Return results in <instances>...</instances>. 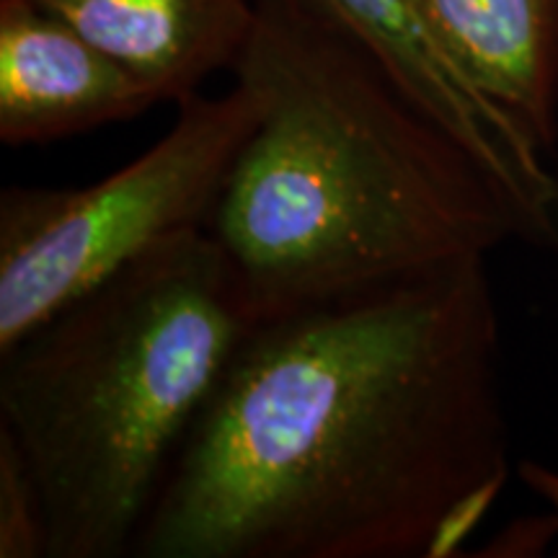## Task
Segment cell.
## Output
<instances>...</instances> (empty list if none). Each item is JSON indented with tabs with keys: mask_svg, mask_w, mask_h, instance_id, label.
I'll list each match as a JSON object with an SVG mask.
<instances>
[{
	"mask_svg": "<svg viewBox=\"0 0 558 558\" xmlns=\"http://www.w3.org/2000/svg\"><path fill=\"white\" fill-rule=\"evenodd\" d=\"M486 259L259 320L132 556L456 554L509 478Z\"/></svg>",
	"mask_w": 558,
	"mask_h": 558,
	"instance_id": "obj_1",
	"label": "cell"
},
{
	"mask_svg": "<svg viewBox=\"0 0 558 558\" xmlns=\"http://www.w3.org/2000/svg\"><path fill=\"white\" fill-rule=\"evenodd\" d=\"M256 3L233 78L262 111L207 230L259 320L520 241L497 181L365 52L282 0Z\"/></svg>",
	"mask_w": 558,
	"mask_h": 558,
	"instance_id": "obj_2",
	"label": "cell"
},
{
	"mask_svg": "<svg viewBox=\"0 0 558 558\" xmlns=\"http://www.w3.org/2000/svg\"><path fill=\"white\" fill-rule=\"evenodd\" d=\"M259 313L186 230L0 349V427L29 460L47 558H122Z\"/></svg>",
	"mask_w": 558,
	"mask_h": 558,
	"instance_id": "obj_3",
	"label": "cell"
},
{
	"mask_svg": "<svg viewBox=\"0 0 558 558\" xmlns=\"http://www.w3.org/2000/svg\"><path fill=\"white\" fill-rule=\"evenodd\" d=\"M262 96L235 78L179 104L171 130L78 190L0 192V349L186 230L207 228Z\"/></svg>",
	"mask_w": 558,
	"mask_h": 558,
	"instance_id": "obj_4",
	"label": "cell"
},
{
	"mask_svg": "<svg viewBox=\"0 0 558 558\" xmlns=\"http://www.w3.org/2000/svg\"><path fill=\"white\" fill-rule=\"evenodd\" d=\"M352 41L401 94L439 124L497 181L520 241L558 248V169L512 124L486 107L450 65L414 0H282Z\"/></svg>",
	"mask_w": 558,
	"mask_h": 558,
	"instance_id": "obj_5",
	"label": "cell"
},
{
	"mask_svg": "<svg viewBox=\"0 0 558 558\" xmlns=\"http://www.w3.org/2000/svg\"><path fill=\"white\" fill-rule=\"evenodd\" d=\"M158 99L37 0H0V143L45 145L130 122Z\"/></svg>",
	"mask_w": 558,
	"mask_h": 558,
	"instance_id": "obj_6",
	"label": "cell"
},
{
	"mask_svg": "<svg viewBox=\"0 0 558 558\" xmlns=\"http://www.w3.org/2000/svg\"><path fill=\"white\" fill-rule=\"evenodd\" d=\"M469 88L530 143L558 148V0H414Z\"/></svg>",
	"mask_w": 558,
	"mask_h": 558,
	"instance_id": "obj_7",
	"label": "cell"
},
{
	"mask_svg": "<svg viewBox=\"0 0 558 558\" xmlns=\"http://www.w3.org/2000/svg\"><path fill=\"white\" fill-rule=\"evenodd\" d=\"M122 62L158 104L202 94L239 65L256 26V0H37Z\"/></svg>",
	"mask_w": 558,
	"mask_h": 558,
	"instance_id": "obj_8",
	"label": "cell"
},
{
	"mask_svg": "<svg viewBox=\"0 0 558 558\" xmlns=\"http://www.w3.org/2000/svg\"><path fill=\"white\" fill-rule=\"evenodd\" d=\"M47 509L24 450L0 427V558L47 556Z\"/></svg>",
	"mask_w": 558,
	"mask_h": 558,
	"instance_id": "obj_9",
	"label": "cell"
},
{
	"mask_svg": "<svg viewBox=\"0 0 558 558\" xmlns=\"http://www.w3.org/2000/svg\"><path fill=\"white\" fill-rule=\"evenodd\" d=\"M518 473L522 484L533 494H538L558 518V471L548 469V465L538 463V460H522Z\"/></svg>",
	"mask_w": 558,
	"mask_h": 558,
	"instance_id": "obj_10",
	"label": "cell"
}]
</instances>
